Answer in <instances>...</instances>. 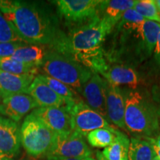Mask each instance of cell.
Returning a JSON list of instances; mask_svg holds the SVG:
<instances>
[{
  "instance_id": "30bf717a",
  "label": "cell",
  "mask_w": 160,
  "mask_h": 160,
  "mask_svg": "<svg viewBox=\"0 0 160 160\" xmlns=\"http://www.w3.org/2000/svg\"><path fill=\"white\" fill-rule=\"evenodd\" d=\"M106 85L107 81L102 77L98 73H93L90 79L84 85L81 93L85 98V102L107 119L105 105Z\"/></svg>"
},
{
  "instance_id": "1f68e13d",
  "label": "cell",
  "mask_w": 160,
  "mask_h": 160,
  "mask_svg": "<svg viewBox=\"0 0 160 160\" xmlns=\"http://www.w3.org/2000/svg\"><path fill=\"white\" fill-rule=\"evenodd\" d=\"M154 2L156 4V6H157L158 11H159L160 13V0H154Z\"/></svg>"
},
{
  "instance_id": "ffe728a7",
  "label": "cell",
  "mask_w": 160,
  "mask_h": 160,
  "mask_svg": "<svg viewBox=\"0 0 160 160\" xmlns=\"http://www.w3.org/2000/svg\"><path fill=\"white\" fill-rule=\"evenodd\" d=\"M42 81L48 85L57 94L61 97L65 102V106L71 105L79 99L77 97V93L69 86L62 82L45 74H39L37 76Z\"/></svg>"
},
{
  "instance_id": "d590c367",
  "label": "cell",
  "mask_w": 160,
  "mask_h": 160,
  "mask_svg": "<svg viewBox=\"0 0 160 160\" xmlns=\"http://www.w3.org/2000/svg\"><path fill=\"white\" fill-rule=\"evenodd\" d=\"M0 114H2V108H1V105H0Z\"/></svg>"
},
{
  "instance_id": "e0dca14e",
  "label": "cell",
  "mask_w": 160,
  "mask_h": 160,
  "mask_svg": "<svg viewBox=\"0 0 160 160\" xmlns=\"http://www.w3.org/2000/svg\"><path fill=\"white\" fill-rule=\"evenodd\" d=\"M136 3V0H102L99 15L114 28L124 13L133 8Z\"/></svg>"
},
{
  "instance_id": "7a4b0ae2",
  "label": "cell",
  "mask_w": 160,
  "mask_h": 160,
  "mask_svg": "<svg viewBox=\"0 0 160 160\" xmlns=\"http://www.w3.org/2000/svg\"><path fill=\"white\" fill-rule=\"evenodd\" d=\"M113 29L98 15L88 22L70 29L65 42L57 52L101 75L108 65L103 44Z\"/></svg>"
},
{
  "instance_id": "277c9868",
  "label": "cell",
  "mask_w": 160,
  "mask_h": 160,
  "mask_svg": "<svg viewBox=\"0 0 160 160\" xmlns=\"http://www.w3.org/2000/svg\"><path fill=\"white\" fill-rule=\"evenodd\" d=\"M40 68L44 74L59 80L81 93L93 72L72 58L49 49Z\"/></svg>"
},
{
  "instance_id": "cb8c5ba5",
  "label": "cell",
  "mask_w": 160,
  "mask_h": 160,
  "mask_svg": "<svg viewBox=\"0 0 160 160\" xmlns=\"http://www.w3.org/2000/svg\"><path fill=\"white\" fill-rule=\"evenodd\" d=\"M133 9L145 20L160 24V13L156 6L154 0L137 1Z\"/></svg>"
},
{
  "instance_id": "3957f363",
  "label": "cell",
  "mask_w": 160,
  "mask_h": 160,
  "mask_svg": "<svg viewBox=\"0 0 160 160\" xmlns=\"http://www.w3.org/2000/svg\"><path fill=\"white\" fill-rule=\"evenodd\" d=\"M126 131L135 138L148 139L160 133L159 111L147 96L133 89L123 91Z\"/></svg>"
},
{
  "instance_id": "603a6c76",
  "label": "cell",
  "mask_w": 160,
  "mask_h": 160,
  "mask_svg": "<svg viewBox=\"0 0 160 160\" xmlns=\"http://www.w3.org/2000/svg\"><path fill=\"white\" fill-rule=\"evenodd\" d=\"M39 68H40L20 62L11 57L0 59V70L13 74L36 76Z\"/></svg>"
},
{
  "instance_id": "8d00e7d4",
  "label": "cell",
  "mask_w": 160,
  "mask_h": 160,
  "mask_svg": "<svg viewBox=\"0 0 160 160\" xmlns=\"http://www.w3.org/2000/svg\"><path fill=\"white\" fill-rule=\"evenodd\" d=\"M159 121H160V109H159Z\"/></svg>"
},
{
  "instance_id": "7c38bea8",
  "label": "cell",
  "mask_w": 160,
  "mask_h": 160,
  "mask_svg": "<svg viewBox=\"0 0 160 160\" xmlns=\"http://www.w3.org/2000/svg\"><path fill=\"white\" fill-rule=\"evenodd\" d=\"M107 119L119 128L126 130L125 114V102L123 91L117 86L107 82L105 97Z\"/></svg>"
},
{
  "instance_id": "7402d4cb",
  "label": "cell",
  "mask_w": 160,
  "mask_h": 160,
  "mask_svg": "<svg viewBox=\"0 0 160 160\" xmlns=\"http://www.w3.org/2000/svg\"><path fill=\"white\" fill-rule=\"evenodd\" d=\"M117 131V130L113 128H99L90 132L86 138L92 147L97 148H105L113 142Z\"/></svg>"
},
{
  "instance_id": "2e32d148",
  "label": "cell",
  "mask_w": 160,
  "mask_h": 160,
  "mask_svg": "<svg viewBox=\"0 0 160 160\" xmlns=\"http://www.w3.org/2000/svg\"><path fill=\"white\" fill-rule=\"evenodd\" d=\"M27 94L35 100L39 108L65 107V105L62 98L57 94L37 76L30 85Z\"/></svg>"
},
{
  "instance_id": "8992f818",
  "label": "cell",
  "mask_w": 160,
  "mask_h": 160,
  "mask_svg": "<svg viewBox=\"0 0 160 160\" xmlns=\"http://www.w3.org/2000/svg\"><path fill=\"white\" fill-rule=\"evenodd\" d=\"M102 0H57L58 14L65 22L73 27L88 22L99 15Z\"/></svg>"
},
{
  "instance_id": "52a82bcc",
  "label": "cell",
  "mask_w": 160,
  "mask_h": 160,
  "mask_svg": "<svg viewBox=\"0 0 160 160\" xmlns=\"http://www.w3.org/2000/svg\"><path fill=\"white\" fill-rule=\"evenodd\" d=\"M65 108L71 115L73 131L77 132L84 137L94 130L112 128L107 119L93 111L83 100L79 99Z\"/></svg>"
},
{
  "instance_id": "ac0fdd59",
  "label": "cell",
  "mask_w": 160,
  "mask_h": 160,
  "mask_svg": "<svg viewBox=\"0 0 160 160\" xmlns=\"http://www.w3.org/2000/svg\"><path fill=\"white\" fill-rule=\"evenodd\" d=\"M49 49L47 45L25 43L15 51L11 58L26 65L40 68Z\"/></svg>"
},
{
  "instance_id": "4316f807",
  "label": "cell",
  "mask_w": 160,
  "mask_h": 160,
  "mask_svg": "<svg viewBox=\"0 0 160 160\" xmlns=\"http://www.w3.org/2000/svg\"><path fill=\"white\" fill-rule=\"evenodd\" d=\"M151 144L154 150L156 155L160 159V133L156 137L146 139Z\"/></svg>"
},
{
  "instance_id": "836d02e7",
  "label": "cell",
  "mask_w": 160,
  "mask_h": 160,
  "mask_svg": "<svg viewBox=\"0 0 160 160\" xmlns=\"http://www.w3.org/2000/svg\"><path fill=\"white\" fill-rule=\"evenodd\" d=\"M29 160H39V159H38V158L33 157H31V156H30V159H29Z\"/></svg>"
},
{
  "instance_id": "d6986e66",
  "label": "cell",
  "mask_w": 160,
  "mask_h": 160,
  "mask_svg": "<svg viewBox=\"0 0 160 160\" xmlns=\"http://www.w3.org/2000/svg\"><path fill=\"white\" fill-rule=\"evenodd\" d=\"M130 142L128 136L117 130L113 142L102 153L108 160H128Z\"/></svg>"
},
{
  "instance_id": "f1b7e54d",
  "label": "cell",
  "mask_w": 160,
  "mask_h": 160,
  "mask_svg": "<svg viewBox=\"0 0 160 160\" xmlns=\"http://www.w3.org/2000/svg\"><path fill=\"white\" fill-rule=\"evenodd\" d=\"M47 160H96L93 157L85 158H71V159H46Z\"/></svg>"
},
{
  "instance_id": "484cf974",
  "label": "cell",
  "mask_w": 160,
  "mask_h": 160,
  "mask_svg": "<svg viewBox=\"0 0 160 160\" xmlns=\"http://www.w3.org/2000/svg\"><path fill=\"white\" fill-rule=\"evenodd\" d=\"M23 42H0V59L12 57L15 51L23 45Z\"/></svg>"
},
{
  "instance_id": "f546056e",
  "label": "cell",
  "mask_w": 160,
  "mask_h": 160,
  "mask_svg": "<svg viewBox=\"0 0 160 160\" xmlns=\"http://www.w3.org/2000/svg\"><path fill=\"white\" fill-rule=\"evenodd\" d=\"M96 155H97V160H108L105 157H104L102 153L100 151H97V153H96Z\"/></svg>"
},
{
  "instance_id": "d6a6232c",
  "label": "cell",
  "mask_w": 160,
  "mask_h": 160,
  "mask_svg": "<svg viewBox=\"0 0 160 160\" xmlns=\"http://www.w3.org/2000/svg\"><path fill=\"white\" fill-rule=\"evenodd\" d=\"M0 160H15V159H7V158L2 157V155H0Z\"/></svg>"
},
{
  "instance_id": "83f0119b",
  "label": "cell",
  "mask_w": 160,
  "mask_h": 160,
  "mask_svg": "<svg viewBox=\"0 0 160 160\" xmlns=\"http://www.w3.org/2000/svg\"><path fill=\"white\" fill-rule=\"evenodd\" d=\"M153 54H154V60L156 63L160 68V33L158 36L157 45H156L154 51H153Z\"/></svg>"
},
{
  "instance_id": "ba28073f",
  "label": "cell",
  "mask_w": 160,
  "mask_h": 160,
  "mask_svg": "<svg viewBox=\"0 0 160 160\" xmlns=\"http://www.w3.org/2000/svg\"><path fill=\"white\" fill-rule=\"evenodd\" d=\"M92 157V151L83 136L73 131L68 135H56L46 159H71Z\"/></svg>"
},
{
  "instance_id": "74e56055",
  "label": "cell",
  "mask_w": 160,
  "mask_h": 160,
  "mask_svg": "<svg viewBox=\"0 0 160 160\" xmlns=\"http://www.w3.org/2000/svg\"><path fill=\"white\" fill-rule=\"evenodd\" d=\"M2 95H1V93H0V100H1V99H2Z\"/></svg>"
},
{
  "instance_id": "e575fe53",
  "label": "cell",
  "mask_w": 160,
  "mask_h": 160,
  "mask_svg": "<svg viewBox=\"0 0 160 160\" xmlns=\"http://www.w3.org/2000/svg\"><path fill=\"white\" fill-rule=\"evenodd\" d=\"M152 160H160V159H159V157H157V155H156V156H155V157H153V159H152Z\"/></svg>"
},
{
  "instance_id": "4dcf8cb0",
  "label": "cell",
  "mask_w": 160,
  "mask_h": 160,
  "mask_svg": "<svg viewBox=\"0 0 160 160\" xmlns=\"http://www.w3.org/2000/svg\"><path fill=\"white\" fill-rule=\"evenodd\" d=\"M29 159H30V156L27 153H25L22 157H20L19 159H17V160H29Z\"/></svg>"
},
{
  "instance_id": "44dd1931",
  "label": "cell",
  "mask_w": 160,
  "mask_h": 160,
  "mask_svg": "<svg viewBox=\"0 0 160 160\" xmlns=\"http://www.w3.org/2000/svg\"><path fill=\"white\" fill-rule=\"evenodd\" d=\"M156 156L153 146L148 140L132 137L130 142L128 160H152Z\"/></svg>"
},
{
  "instance_id": "4fadbf2b",
  "label": "cell",
  "mask_w": 160,
  "mask_h": 160,
  "mask_svg": "<svg viewBox=\"0 0 160 160\" xmlns=\"http://www.w3.org/2000/svg\"><path fill=\"white\" fill-rule=\"evenodd\" d=\"M0 105L2 114L17 123L32 110L39 108L35 100L26 93L8 96L2 99Z\"/></svg>"
},
{
  "instance_id": "d4e9b609",
  "label": "cell",
  "mask_w": 160,
  "mask_h": 160,
  "mask_svg": "<svg viewBox=\"0 0 160 160\" xmlns=\"http://www.w3.org/2000/svg\"><path fill=\"white\" fill-rule=\"evenodd\" d=\"M25 42L12 28L7 19L4 17L0 11V42Z\"/></svg>"
},
{
  "instance_id": "5b68a950",
  "label": "cell",
  "mask_w": 160,
  "mask_h": 160,
  "mask_svg": "<svg viewBox=\"0 0 160 160\" xmlns=\"http://www.w3.org/2000/svg\"><path fill=\"white\" fill-rule=\"evenodd\" d=\"M56 133L38 118L31 113L20 128L21 145L26 153L33 157H45L51 150Z\"/></svg>"
},
{
  "instance_id": "9a60e30c",
  "label": "cell",
  "mask_w": 160,
  "mask_h": 160,
  "mask_svg": "<svg viewBox=\"0 0 160 160\" xmlns=\"http://www.w3.org/2000/svg\"><path fill=\"white\" fill-rule=\"evenodd\" d=\"M36 76L17 75L0 70V93L4 98L11 95L26 93Z\"/></svg>"
},
{
  "instance_id": "9c48e42d",
  "label": "cell",
  "mask_w": 160,
  "mask_h": 160,
  "mask_svg": "<svg viewBox=\"0 0 160 160\" xmlns=\"http://www.w3.org/2000/svg\"><path fill=\"white\" fill-rule=\"evenodd\" d=\"M31 114L41 120L56 134L68 135L73 132L71 115L65 107L37 108Z\"/></svg>"
},
{
  "instance_id": "5bb4252c",
  "label": "cell",
  "mask_w": 160,
  "mask_h": 160,
  "mask_svg": "<svg viewBox=\"0 0 160 160\" xmlns=\"http://www.w3.org/2000/svg\"><path fill=\"white\" fill-rule=\"evenodd\" d=\"M106 81L111 85L119 87L127 86L129 89L135 90L139 84V78L137 71L131 66L126 65H108L102 73Z\"/></svg>"
},
{
  "instance_id": "6da1fadb",
  "label": "cell",
  "mask_w": 160,
  "mask_h": 160,
  "mask_svg": "<svg viewBox=\"0 0 160 160\" xmlns=\"http://www.w3.org/2000/svg\"><path fill=\"white\" fill-rule=\"evenodd\" d=\"M0 11L12 28L27 44L44 45L58 51L66 33L46 4L37 1L0 0Z\"/></svg>"
},
{
  "instance_id": "8fae6325",
  "label": "cell",
  "mask_w": 160,
  "mask_h": 160,
  "mask_svg": "<svg viewBox=\"0 0 160 160\" xmlns=\"http://www.w3.org/2000/svg\"><path fill=\"white\" fill-rule=\"evenodd\" d=\"M21 147L20 129L17 122L0 117V155L14 159Z\"/></svg>"
}]
</instances>
